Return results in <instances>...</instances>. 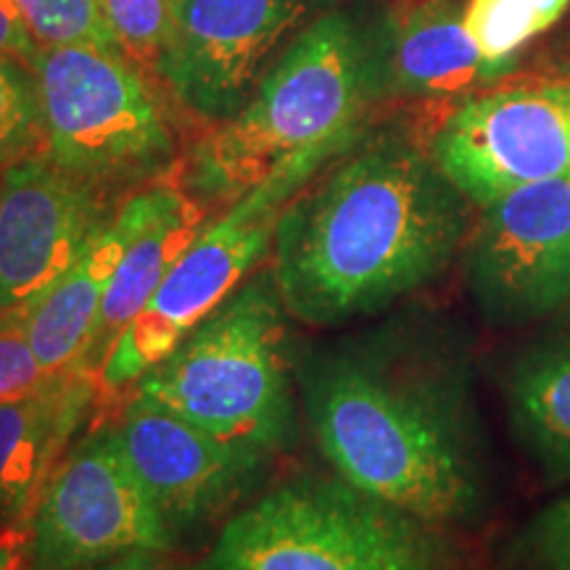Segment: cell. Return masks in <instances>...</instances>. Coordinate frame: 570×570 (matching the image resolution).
<instances>
[{
  "label": "cell",
  "instance_id": "4",
  "mask_svg": "<svg viewBox=\"0 0 570 570\" xmlns=\"http://www.w3.org/2000/svg\"><path fill=\"white\" fill-rule=\"evenodd\" d=\"M285 315L273 269H256L140 377L138 396L235 446L283 452L298 428Z\"/></svg>",
  "mask_w": 570,
  "mask_h": 570
},
{
  "label": "cell",
  "instance_id": "22",
  "mask_svg": "<svg viewBox=\"0 0 570 570\" xmlns=\"http://www.w3.org/2000/svg\"><path fill=\"white\" fill-rule=\"evenodd\" d=\"M465 27L489 61L510 67H515L518 48L544 32L531 0H468Z\"/></svg>",
  "mask_w": 570,
  "mask_h": 570
},
{
  "label": "cell",
  "instance_id": "8",
  "mask_svg": "<svg viewBox=\"0 0 570 570\" xmlns=\"http://www.w3.org/2000/svg\"><path fill=\"white\" fill-rule=\"evenodd\" d=\"M173 547L175 531L127 465L111 428L69 446L30 518L32 570H92Z\"/></svg>",
  "mask_w": 570,
  "mask_h": 570
},
{
  "label": "cell",
  "instance_id": "12",
  "mask_svg": "<svg viewBox=\"0 0 570 570\" xmlns=\"http://www.w3.org/2000/svg\"><path fill=\"white\" fill-rule=\"evenodd\" d=\"M111 214L109 196L63 173L46 154L3 167L0 320L21 325Z\"/></svg>",
  "mask_w": 570,
  "mask_h": 570
},
{
  "label": "cell",
  "instance_id": "14",
  "mask_svg": "<svg viewBox=\"0 0 570 570\" xmlns=\"http://www.w3.org/2000/svg\"><path fill=\"white\" fill-rule=\"evenodd\" d=\"M370 35L381 104L468 96L515 69L479 51L458 0L370 3Z\"/></svg>",
  "mask_w": 570,
  "mask_h": 570
},
{
  "label": "cell",
  "instance_id": "2",
  "mask_svg": "<svg viewBox=\"0 0 570 570\" xmlns=\"http://www.w3.org/2000/svg\"><path fill=\"white\" fill-rule=\"evenodd\" d=\"M470 206L431 146L396 125L367 130L277 217L269 269L285 312L338 327L391 309L458 259Z\"/></svg>",
  "mask_w": 570,
  "mask_h": 570
},
{
  "label": "cell",
  "instance_id": "25",
  "mask_svg": "<svg viewBox=\"0 0 570 570\" xmlns=\"http://www.w3.org/2000/svg\"><path fill=\"white\" fill-rule=\"evenodd\" d=\"M40 48L42 46L35 40L17 3L13 0H0V56H9V59L24 61L32 67Z\"/></svg>",
  "mask_w": 570,
  "mask_h": 570
},
{
  "label": "cell",
  "instance_id": "18",
  "mask_svg": "<svg viewBox=\"0 0 570 570\" xmlns=\"http://www.w3.org/2000/svg\"><path fill=\"white\" fill-rule=\"evenodd\" d=\"M206 206L175 188L161 212L138 233L127 248L117 273H114L109 288H106L101 312H98L96 327L85 348L77 370L90 375H101L106 356L111 354L114 344L130 327L135 317L146 309L164 277L177 265V259L188 252L196 235L204 230Z\"/></svg>",
  "mask_w": 570,
  "mask_h": 570
},
{
  "label": "cell",
  "instance_id": "5",
  "mask_svg": "<svg viewBox=\"0 0 570 570\" xmlns=\"http://www.w3.org/2000/svg\"><path fill=\"white\" fill-rule=\"evenodd\" d=\"M439 525L331 475L277 483L185 570H449Z\"/></svg>",
  "mask_w": 570,
  "mask_h": 570
},
{
  "label": "cell",
  "instance_id": "3",
  "mask_svg": "<svg viewBox=\"0 0 570 570\" xmlns=\"http://www.w3.org/2000/svg\"><path fill=\"white\" fill-rule=\"evenodd\" d=\"M381 104L370 3H338L277 56L248 104L190 148L185 194L235 204L262 183L306 188L370 130Z\"/></svg>",
  "mask_w": 570,
  "mask_h": 570
},
{
  "label": "cell",
  "instance_id": "15",
  "mask_svg": "<svg viewBox=\"0 0 570 570\" xmlns=\"http://www.w3.org/2000/svg\"><path fill=\"white\" fill-rule=\"evenodd\" d=\"M173 190V185L154 183L125 198L88 240L69 273L21 320L24 336L46 373H63L80 365L119 262Z\"/></svg>",
  "mask_w": 570,
  "mask_h": 570
},
{
  "label": "cell",
  "instance_id": "1",
  "mask_svg": "<svg viewBox=\"0 0 570 570\" xmlns=\"http://www.w3.org/2000/svg\"><path fill=\"white\" fill-rule=\"evenodd\" d=\"M320 452L341 479L433 525L489 497V444L458 327L402 315L320 348L298 370Z\"/></svg>",
  "mask_w": 570,
  "mask_h": 570
},
{
  "label": "cell",
  "instance_id": "26",
  "mask_svg": "<svg viewBox=\"0 0 570 570\" xmlns=\"http://www.w3.org/2000/svg\"><path fill=\"white\" fill-rule=\"evenodd\" d=\"M0 570H32L30 523L0 531Z\"/></svg>",
  "mask_w": 570,
  "mask_h": 570
},
{
  "label": "cell",
  "instance_id": "16",
  "mask_svg": "<svg viewBox=\"0 0 570 570\" xmlns=\"http://www.w3.org/2000/svg\"><path fill=\"white\" fill-rule=\"evenodd\" d=\"M96 386V375L63 370L32 394L0 404V531L30 523Z\"/></svg>",
  "mask_w": 570,
  "mask_h": 570
},
{
  "label": "cell",
  "instance_id": "29",
  "mask_svg": "<svg viewBox=\"0 0 570 570\" xmlns=\"http://www.w3.org/2000/svg\"><path fill=\"white\" fill-rule=\"evenodd\" d=\"M0 202H3V167H0Z\"/></svg>",
  "mask_w": 570,
  "mask_h": 570
},
{
  "label": "cell",
  "instance_id": "13",
  "mask_svg": "<svg viewBox=\"0 0 570 570\" xmlns=\"http://www.w3.org/2000/svg\"><path fill=\"white\" fill-rule=\"evenodd\" d=\"M111 433L175 537L233 510L273 462V454L212 436L138 394Z\"/></svg>",
  "mask_w": 570,
  "mask_h": 570
},
{
  "label": "cell",
  "instance_id": "20",
  "mask_svg": "<svg viewBox=\"0 0 570 570\" xmlns=\"http://www.w3.org/2000/svg\"><path fill=\"white\" fill-rule=\"evenodd\" d=\"M46 154L38 77L30 63L0 56V167Z\"/></svg>",
  "mask_w": 570,
  "mask_h": 570
},
{
  "label": "cell",
  "instance_id": "17",
  "mask_svg": "<svg viewBox=\"0 0 570 570\" xmlns=\"http://www.w3.org/2000/svg\"><path fill=\"white\" fill-rule=\"evenodd\" d=\"M512 436L547 481H570V317L544 327L510 360L502 383Z\"/></svg>",
  "mask_w": 570,
  "mask_h": 570
},
{
  "label": "cell",
  "instance_id": "21",
  "mask_svg": "<svg viewBox=\"0 0 570 570\" xmlns=\"http://www.w3.org/2000/svg\"><path fill=\"white\" fill-rule=\"evenodd\" d=\"M35 40L46 46H96L119 51L98 0H13Z\"/></svg>",
  "mask_w": 570,
  "mask_h": 570
},
{
  "label": "cell",
  "instance_id": "11",
  "mask_svg": "<svg viewBox=\"0 0 570 570\" xmlns=\"http://www.w3.org/2000/svg\"><path fill=\"white\" fill-rule=\"evenodd\" d=\"M431 154L470 204L489 206L520 185L570 175V85L504 88L462 98Z\"/></svg>",
  "mask_w": 570,
  "mask_h": 570
},
{
  "label": "cell",
  "instance_id": "6",
  "mask_svg": "<svg viewBox=\"0 0 570 570\" xmlns=\"http://www.w3.org/2000/svg\"><path fill=\"white\" fill-rule=\"evenodd\" d=\"M46 156L104 196L161 183L177 140L146 75L119 51L46 46L32 63Z\"/></svg>",
  "mask_w": 570,
  "mask_h": 570
},
{
  "label": "cell",
  "instance_id": "27",
  "mask_svg": "<svg viewBox=\"0 0 570 570\" xmlns=\"http://www.w3.org/2000/svg\"><path fill=\"white\" fill-rule=\"evenodd\" d=\"M92 570H173L167 562H161V554L156 552H135L127 554V558L111 560L106 562L101 568H92Z\"/></svg>",
  "mask_w": 570,
  "mask_h": 570
},
{
  "label": "cell",
  "instance_id": "24",
  "mask_svg": "<svg viewBox=\"0 0 570 570\" xmlns=\"http://www.w3.org/2000/svg\"><path fill=\"white\" fill-rule=\"evenodd\" d=\"M51 377L35 356L24 327L0 320V404L32 394Z\"/></svg>",
  "mask_w": 570,
  "mask_h": 570
},
{
  "label": "cell",
  "instance_id": "28",
  "mask_svg": "<svg viewBox=\"0 0 570 570\" xmlns=\"http://www.w3.org/2000/svg\"><path fill=\"white\" fill-rule=\"evenodd\" d=\"M531 3H533V9H537L541 30L552 27L554 21L562 17V11L568 9V0H531Z\"/></svg>",
  "mask_w": 570,
  "mask_h": 570
},
{
  "label": "cell",
  "instance_id": "19",
  "mask_svg": "<svg viewBox=\"0 0 570 570\" xmlns=\"http://www.w3.org/2000/svg\"><path fill=\"white\" fill-rule=\"evenodd\" d=\"M119 53L142 75L159 80V67L175 38L183 0H98Z\"/></svg>",
  "mask_w": 570,
  "mask_h": 570
},
{
  "label": "cell",
  "instance_id": "23",
  "mask_svg": "<svg viewBox=\"0 0 570 570\" xmlns=\"http://www.w3.org/2000/svg\"><path fill=\"white\" fill-rule=\"evenodd\" d=\"M525 570H570V491L541 508L515 541Z\"/></svg>",
  "mask_w": 570,
  "mask_h": 570
},
{
  "label": "cell",
  "instance_id": "7",
  "mask_svg": "<svg viewBox=\"0 0 570 570\" xmlns=\"http://www.w3.org/2000/svg\"><path fill=\"white\" fill-rule=\"evenodd\" d=\"M298 190L285 180L262 183L196 235L106 356L98 375L101 389L122 391L161 365L273 254L277 217Z\"/></svg>",
  "mask_w": 570,
  "mask_h": 570
},
{
  "label": "cell",
  "instance_id": "10",
  "mask_svg": "<svg viewBox=\"0 0 570 570\" xmlns=\"http://www.w3.org/2000/svg\"><path fill=\"white\" fill-rule=\"evenodd\" d=\"M341 0H183L159 82L204 122L233 119L291 40Z\"/></svg>",
  "mask_w": 570,
  "mask_h": 570
},
{
  "label": "cell",
  "instance_id": "9",
  "mask_svg": "<svg viewBox=\"0 0 570 570\" xmlns=\"http://www.w3.org/2000/svg\"><path fill=\"white\" fill-rule=\"evenodd\" d=\"M468 288L491 325L515 327L570 306V175L520 185L481 209L465 246Z\"/></svg>",
  "mask_w": 570,
  "mask_h": 570
}]
</instances>
